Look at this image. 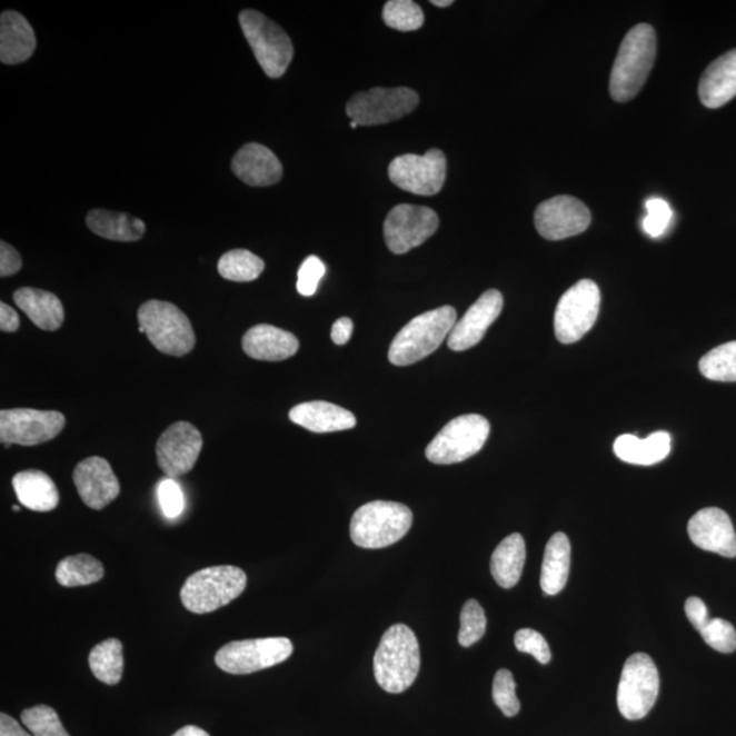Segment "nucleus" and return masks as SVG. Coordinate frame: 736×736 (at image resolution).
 Masks as SVG:
<instances>
[{"instance_id": "nucleus-1", "label": "nucleus", "mask_w": 736, "mask_h": 736, "mask_svg": "<svg viewBox=\"0 0 736 736\" xmlns=\"http://www.w3.org/2000/svg\"><path fill=\"white\" fill-rule=\"evenodd\" d=\"M656 48V32L648 23H639L627 32L609 78V93L615 101L636 98L654 68Z\"/></svg>"}, {"instance_id": "nucleus-2", "label": "nucleus", "mask_w": 736, "mask_h": 736, "mask_svg": "<svg viewBox=\"0 0 736 736\" xmlns=\"http://www.w3.org/2000/svg\"><path fill=\"white\" fill-rule=\"evenodd\" d=\"M420 648L418 638L407 625L389 627L374 656V675L385 692H406L418 678Z\"/></svg>"}, {"instance_id": "nucleus-3", "label": "nucleus", "mask_w": 736, "mask_h": 736, "mask_svg": "<svg viewBox=\"0 0 736 736\" xmlns=\"http://www.w3.org/2000/svg\"><path fill=\"white\" fill-rule=\"evenodd\" d=\"M457 322V312L451 306L421 314L398 331L389 348L391 365L404 367L418 364L437 351Z\"/></svg>"}, {"instance_id": "nucleus-4", "label": "nucleus", "mask_w": 736, "mask_h": 736, "mask_svg": "<svg viewBox=\"0 0 736 736\" xmlns=\"http://www.w3.org/2000/svg\"><path fill=\"white\" fill-rule=\"evenodd\" d=\"M414 515L408 506L374 500L354 513L351 539L361 548H385L400 541L411 529Z\"/></svg>"}, {"instance_id": "nucleus-5", "label": "nucleus", "mask_w": 736, "mask_h": 736, "mask_svg": "<svg viewBox=\"0 0 736 736\" xmlns=\"http://www.w3.org/2000/svg\"><path fill=\"white\" fill-rule=\"evenodd\" d=\"M247 587L246 573L237 566H212L187 578L180 600L195 614H209L238 599Z\"/></svg>"}, {"instance_id": "nucleus-6", "label": "nucleus", "mask_w": 736, "mask_h": 736, "mask_svg": "<svg viewBox=\"0 0 736 736\" xmlns=\"http://www.w3.org/2000/svg\"><path fill=\"white\" fill-rule=\"evenodd\" d=\"M141 334L147 335L157 351L170 356H185L196 347V335L190 319L170 301L148 300L138 310Z\"/></svg>"}, {"instance_id": "nucleus-7", "label": "nucleus", "mask_w": 736, "mask_h": 736, "mask_svg": "<svg viewBox=\"0 0 736 736\" xmlns=\"http://www.w3.org/2000/svg\"><path fill=\"white\" fill-rule=\"evenodd\" d=\"M239 23L265 74L270 78L286 74L294 58L292 41L286 30L257 10L241 11Z\"/></svg>"}, {"instance_id": "nucleus-8", "label": "nucleus", "mask_w": 736, "mask_h": 736, "mask_svg": "<svg viewBox=\"0 0 736 736\" xmlns=\"http://www.w3.org/2000/svg\"><path fill=\"white\" fill-rule=\"evenodd\" d=\"M490 421L485 416L469 414L450 420L428 444L426 457L438 466H450L478 455L490 436Z\"/></svg>"}, {"instance_id": "nucleus-9", "label": "nucleus", "mask_w": 736, "mask_h": 736, "mask_svg": "<svg viewBox=\"0 0 736 736\" xmlns=\"http://www.w3.org/2000/svg\"><path fill=\"white\" fill-rule=\"evenodd\" d=\"M660 678L647 654H635L626 660L618 685V709L627 720H641L659 696Z\"/></svg>"}, {"instance_id": "nucleus-10", "label": "nucleus", "mask_w": 736, "mask_h": 736, "mask_svg": "<svg viewBox=\"0 0 736 736\" xmlns=\"http://www.w3.org/2000/svg\"><path fill=\"white\" fill-rule=\"evenodd\" d=\"M600 289L593 280L575 284L559 299L554 314V330L559 342L580 341L594 328L600 311Z\"/></svg>"}, {"instance_id": "nucleus-11", "label": "nucleus", "mask_w": 736, "mask_h": 736, "mask_svg": "<svg viewBox=\"0 0 736 736\" xmlns=\"http://www.w3.org/2000/svg\"><path fill=\"white\" fill-rule=\"evenodd\" d=\"M292 652L291 639L286 637L243 639L225 645L217 652L215 662L225 673L246 675L280 665Z\"/></svg>"}, {"instance_id": "nucleus-12", "label": "nucleus", "mask_w": 736, "mask_h": 736, "mask_svg": "<svg viewBox=\"0 0 736 736\" xmlns=\"http://www.w3.org/2000/svg\"><path fill=\"white\" fill-rule=\"evenodd\" d=\"M419 106V96L409 88H372L352 96L347 115L359 126H379L407 117Z\"/></svg>"}, {"instance_id": "nucleus-13", "label": "nucleus", "mask_w": 736, "mask_h": 736, "mask_svg": "<svg viewBox=\"0 0 736 736\" xmlns=\"http://www.w3.org/2000/svg\"><path fill=\"white\" fill-rule=\"evenodd\" d=\"M66 426L63 414L16 408L0 411V440L11 445L36 446L57 438Z\"/></svg>"}, {"instance_id": "nucleus-14", "label": "nucleus", "mask_w": 736, "mask_h": 736, "mask_svg": "<svg viewBox=\"0 0 736 736\" xmlns=\"http://www.w3.org/2000/svg\"><path fill=\"white\" fill-rule=\"evenodd\" d=\"M389 178L401 190L416 196L438 195L446 180V157L438 149L424 156H398L389 166Z\"/></svg>"}, {"instance_id": "nucleus-15", "label": "nucleus", "mask_w": 736, "mask_h": 736, "mask_svg": "<svg viewBox=\"0 0 736 736\" xmlns=\"http://www.w3.org/2000/svg\"><path fill=\"white\" fill-rule=\"evenodd\" d=\"M439 219L432 209L401 203L390 210L384 225L386 246L395 255H406L437 232Z\"/></svg>"}, {"instance_id": "nucleus-16", "label": "nucleus", "mask_w": 736, "mask_h": 736, "mask_svg": "<svg viewBox=\"0 0 736 736\" xmlns=\"http://www.w3.org/2000/svg\"><path fill=\"white\" fill-rule=\"evenodd\" d=\"M202 446V436L196 426L177 421L157 440V464L168 478H178L195 468Z\"/></svg>"}, {"instance_id": "nucleus-17", "label": "nucleus", "mask_w": 736, "mask_h": 736, "mask_svg": "<svg viewBox=\"0 0 736 736\" xmlns=\"http://www.w3.org/2000/svg\"><path fill=\"white\" fill-rule=\"evenodd\" d=\"M593 221L589 209L575 197L558 196L541 202L535 212V226L543 238L563 240L587 231Z\"/></svg>"}, {"instance_id": "nucleus-18", "label": "nucleus", "mask_w": 736, "mask_h": 736, "mask_svg": "<svg viewBox=\"0 0 736 736\" xmlns=\"http://www.w3.org/2000/svg\"><path fill=\"white\" fill-rule=\"evenodd\" d=\"M504 309L503 294L488 289L469 307L466 316L456 322L448 337V346L456 352L478 346L488 328L497 321Z\"/></svg>"}, {"instance_id": "nucleus-19", "label": "nucleus", "mask_w": 736, "mask_h": 736, "mask_svg": "<svg viewBox=\"0 0 736 736\" xmlns=\"http://www.w3.org/2000/svg\"><path fill=\"white\" fill-rule=\"evenodd\" d=\"M72 480L83 504L93 510L105 509L120 493L119 480L110 463L102 457H89L78 464Z\"/></svg>"}, {"instance_id": "nucleus-20", "label": "nucleus", "mask_w": 736, "mask_h": 736, "mask_svg": "<svg viewBox=\"0 0 736 736\" xmlns=\"http://www.w3.org/2000/svg\"><path fill=\"white\" fill-rule=\"evenodd\" d=\"M690 539L702 550L726 558L736 557V534L726 511L707 508L696 513L687 525Z\"/></svg>"}, {"instance_id": "nucleus-21", "label": "nucleus", "mask_w": 736, "mask_h": 736, "mask_svg": "<svg viewBox=\"0 0 736 736\" xmlns=\"http://www.w3.org/2000/svg\"><path fill=\"white\" fill-rule=\"evenodd\" d=\"M232 172L246 185L267 187L280 182L282 166L269 148L247 143L233 156Z\"/></svg>"}, {"instance_id": "nucleus-22", "label": "nucleus", "mask_w": 736, "mask_h": 736, "mask_svg": "<svg viewBox=\"0 0 736 736\" xmlns=\"http://www.w3.org/2000/svg\"><path fill=\"white\" fill-rule=\"evenodd\" d=\"M241 347L251 359L281 361L298 352L299 340L287 330L261 324L246 331Z\"/></svg>"}, {"instance_id": "nucleus-23", "label": "nucleus", "mask_w": 736, "mask_h": 736, "mask_svg": "<svg viewBox=\"0 0 736 736\" xmlns=\"http://www.w3.org/2000/svg\"><path fill=\"white\" fill-rule=\"evenodd\" d=\"M705 107L720 108L736 96V48L724 53L704 71L698 87Z\"/></svg>"}, {"instance_id": "nucleus-24", "label": "nucleus", "mask_w": 736, "mask_h": 736, "mask_svg": "<svg viewBox=\"0 0 736 736\" xmlns=\"http://www.w3.org/2000/svg\"><path fill=\"white\" fill-rule=\"evenodd\" d=\"M36 34L27 18L17 11H3L0 17V60L4 64H20L33 56Z\"/></svg>"}, {"instance_id": "nucleus-25", "label": "nucleus", "mask_w": 736, "mask_h": 736, "mask_svg": "<svg viewBox=\"0 0 736 736\" xmlns=\"http://www.w3.org/2000/svg\"><path fill=\"white\" fill-rule=\"evenodd\" d=\"M289 419L292 424L317 434L351 430L358 424L348 409L326 401L299 404L289 411Z\"/></svg>"}, {"instance_id": "nucleus-26", "label": "nucleus", "mask_w": 736, "mask_h": 736, "mask_svg": "<svg viewBox=\"0 0 736 736\" xmlns=\"http://www.w3.org/2000/svg\"><path fill=\"white\" fill-rule=\"evenodd\" d=\"M14 301L38 328L58 330L64 321L62 301L57 295L39 288H20L14 292Z\"/></svg>"}, {"instance_id": "nucleus-27", "label": "nucleus", "mask_w": 736, "mask_h": 736, "mask_svg": "<svg viewBox=\"0 0 736 736\" xmlns=\"http://www.w3.org/2000/svg\"><path fill=\"white\" fill-rule=\"evenodd\" d=\"M614 451L619 460L625 463L654 466L668 457L672 451V437L666 431L654 432L647 439L625 434L615 440Z\"/></svg>"}, {"instance_id": "nucleus-28", "label": "nucleus", "mask_w": 736, "mask_h": 736, "mask_svg": "<svg viewBox=\"0 0 736 736\" xmlns=\"http://www.w3.org/2000/svg\"><path fill=\"white\" fill-rule=\"evenodd\" d=\"M18 500L29 510L51 511L58 508L59 491L56 483L41 470L18 473L13 478Z\"/></svg>"}, {"instance_id": "nucleus-29", "label": "nucleus", "mask_w": 736, "mask_h": 736, "mask_svg": "<svg viewBox=\"0 0 736 736\" xmlns=\"http://www.w3.org/2000/svg\"><path fill=\"white\" fill-rule=\"evenodd\" d=\"M571 547L563 533L548 540L543 558L540 587L548 596L558 595L565 588L570 570Z\"/></svg>"}, {"instance_id": "nucleus-30", "label": "nucleus", "mask_w": 736, "mask_h": 736, "mask_svg": "<svg viewBox=\"0 0 736 736\" xmlns=\"http://www.w3.org/2000/svg\"><path fill=\"white\" fill-rule=\"evenodd\" d=\"M87 226L98 237L115 241H137L147 232V226L137 217L106 209L90 210Z\"/></svg>"}, {"instance_id": "nucleus-31", "label": "nucleus", "mask_w": 736, "mask_h": 736, "mask_svg": "<svg viewBox=\"0 0 736 736\" xmlns=\"http://www.w3.org/2000/svg\"><path fill=\"white\" fill-rule=\"evenodd\" d=\"M525 541L520 534H511L499 543L491 557V575L499 587L510 589L520 581L525 564Z\"/></svg>"}, {"instance_id": "nucleus-32", "label": "nucleus", "mask_w": 736, "mask_h": 736, "mask_svg": "<svg viewBox=\"0 0 736 736\" xmlns=\"http://www.w3.org/2000/svg\"><path fill=\"white\" fill-rule=\"evenodd\" d=\"M89 667L102 684L115 686L123 677V645L117 638H108L90 652Z\"/></svg>"}, {"instance_id": "nucleus-33", "label": "nucleus", "mask_w": 736, "mask_h": 736, "mask_svg": "<svg viewBox=\"0 0 736 736\" xmlns=\"http://www.w3.org/2000/svg\"><path fill=\"white\" fill-rule=\"evenodd\" d=\"M105 573V566L99 559L92 555L77 554L60 560L57 581L66 588L86 587L102 580Z\"/></svg>"}, {"instance_id": "nucleus-34", "label": "nucleus", "mask_w": 736, "mask_h": 736, "mask_svg": "<svg viewBox=\"0 0 736 736\" xmlns=\"http://www.w3.org/2000/svg\"><path fill=\"white\" fill-rule=\"evenodd\" d=\"M222 279L235 282H249L258 279L265 269L261 258L249 250L237 249L226 252L217 265Z\"/></svg>"}, {"instance_id": "nucleus-35", "label": "nucleus", "mask_w": 736, "mask_h": 736, "mask_svg": "<svg viewBox=\"0 0 736 736\" xmlns=\"http://www.w3.org/2000/svg\"><path fill=\"white\" fill-rule=\"evenodd\" d=\"M699 371L717 382H736V341L712 349L699 360Z\"/></svg>"}, {"instance_id": "nucleus-36", "label": "nucleus", "mask_w": 736, "mask_h": 736, "mask_svg": "<svg viewBox=\"0 0 736 736\" xmlns=\"http://www.w3.org/2000/svg\"><path fill=\"white\" fill-rule=\"evenodd\" d=\"M384 21L391 29L412 32L424 27L425 14L412 0H390L384 8Z\"/></svg>"}, {"instance_id": "nucleus-37", "label": "nucleus", "mask_w": 736, "mask_h": 736, "mask_svg": "<svg viewBox=\"0 0 736 736\" xmlns=\"http://www.w3.org/2000/svg\"><path fill=\"white\" fill-rule=\"evenodd\" d=\"M21 720L33 736H70L60 722L57 710L47 705L23 710Z\"/></svg>"}, {"instance_id": "nucleus-38", "label": "nucleus", "mask_w": 736, "mask_h": 736, "mask_svg": "<svg viewBox=\"0 0 736 736\" xmlns=\"http://www.w3.org/2000/svg\"><path fill=\"white\" fill-rule=\"evenodd\" d=\"M460 633H458V643L461 647H470L485 636L487 618L485 609L478 601L470 599L464 605L460 617Z\"/></svg>"}, {"instance_id": "nucleus-39", "label": "nucleus", "mask_w": 736, "mask_h": 736, "mask_svg": "<svg viewBox=\"0 0 736 736\" xmlns=\"http://www.w3.org/2000/svg\"><path fill=\"white\" fill-rule=\"evenodd\" d=\"M493 698L506 717H515L521 705L516 696V682L509 669H499L494 678Z\"/></svg>"}, {"instance_id": "nucleus-40", "label": "nucleus", "mask_w": 736, "mask_h": 736, "mask_svg": "<svg viewBox=\"0 0 736 736\" xmlns=\"http://www.w3.org/2000/svg\"><path fill=\"white\" fill-rule=\"evenodd\" d=\"M704 641L722 654H732L736 650V630L726 619H709V623L699 630Z\"/></svg>"}, {"instance_id": "nucleus-41", "label": "nucleus", "mask_w": 736, "mask_h": 736, "mask_svg": "<svg viewBox=\"0 0 736 736\" xmlns=\"http://www.w3.org/2000/svg\"><path fill=\"white\" fill-rule=\"evenodd\" d=\"M647 216L643 220L644 232L650 238H659L667 231L673 221V210L662 198H650L647 203Z\"/></svg>"}, {"instance_id": "nucleus-42", "label": "nucleus", "mask_w": 736, "mask_h": 736, "mask_svg": "<svg viewBox=\"0 0 736 736\" xmlns=\"http://www.w3.org/2000/svg\"><path fill=\"white\" fill-rule=\"evenodd\" d=\"M516 648L523 654H529L535 657L540 665H547L551 660V650L548 647L546 638L539 631L534 629H521L515 636Z\"/></svg>"}, {"instance_id": "nucleus-43", "label": "nucleus", "mask_w": 736, "mask_h": 736, "mask_svg": "<svg viewBox=\"0 0 736 736\" xmlns=\"http://www.w3.org/2000/svg\"><path fill=\"white\" fill-rule=\"evenodd\" d=\"M325 273L326 267L321 259L316 256L307 257L298 271V292L301 297L316 295Z\"/></svg>"}, {"instance_id": "nucleus-44", "label": "nucleus", "mask_w": 736, "mask_h": 736, "mask_svg": "<svg viewBox=\"0 0 736 736\" xmlns=\"http://www.w3.org/2000/svg\"><path fill=\"white\" fill-rule=\"evenodd\" d=\"M157 496H159L161 510L168 518H177L182 515L185 508L182 488L172 478L160 481L157 487Z\"/></svg>"}, {"instance_id": "nucleus-45", "label": "nucleus", "mask_w": 736, "mask_h": 736, "mask_svg": "<svg viewBox=\"0 0 736 736\" xmlns=\"http://www.w3.org/2000/svg\"><path fill=\"white\" fill-rule=\"evenodd\" d=\"M22 268V259L13 246L6 243L4 240L0 241V276L10 277Z\"/></svg>"}, {"instance_id": "nucleus-46", "label": "nucleus", "mask_w": 736, "mask_h": 736, "mask_svg": "<svg viewBox=\"0 0 736 736\" xmlns=\"http://www.w3.org/2000/svg\"><path fill=\"white\" fill-rule=\"evenodd\" d=\"M685 613L690 624L699 631L709 623L707 605L699 597H689L685 603Z\"/></svg>"}, {"instance_id": "nucleus-47", "label": "nucleus", "mask_w": 736, "mask_h": 736, "mask_svg": "<svg viewBox=\"0 0 736 736\" xmlns=\"http://www.w3.org/2000/svg\"><path fill=\"white\" fill-rule=\"evenodd\" d=\"M354 331V322L351 319L344 317L337 319V321L331 326V340H334L337 346H346V344L351 339Z\"/></svg>"}, {"instance_id": "nucleus-48", "label": "nucleus", "mask_w": 736, "mask_h": 736, "mask_svg": "<svg viewBox=\"0 0 736 736\" xmlns=\"http://www.w3.org/2000/svg\"><path fill=\"white\" fill-rule=\"evenodd\" d=\"M18 328H20V317L14 309L2 301L0 304V329L6 334H14Z\"/></svg>"}, {"instance_id": "nucleus-49", "label": "nucleus", "mask_w": 736, "mask_h": 736, "mask_svg": "<svg viewBox=\"0 0 736 736\" xmlns=\"http://www.w3.org/2000/svg\"><path fill=\"white\" fill-rule=\"evenodd\" d=\"M0 736H33L26 732L13 717L0 715Z\"/></svg>"}, {"instance_id": "nucleus-50", "label": "nucleus", "mask_w": 736, "mask_h": 736, "mask_svg": "<svg viewBox=\"0 0 736 736\" xmlns=\"http://www.w3.org/2000/svg\"><path fill=\"white\" fill-rule=\"evenodd\" d=\"M172 736H210L205 729L197 726H186L178 729Z\"/></svg>"}, {"instance_id": "nucleus-51", "label": "nucleus", "mask_w": 736, "mask_h": 736, "mask_svg": "<svg viewBox=\"0 0 736 736\" xmlns=\"http://www.w3.org/2000/svg\"><path fill=\"white\" fill-rule=\"evenodd\" d=\"M434 6H437V8H448V6L454 4L451 0H432L431 2Z\"/></svg>"}, {"instance_id": "nucleus-52", "label": "nucleus", "mask_w": 736, "mask_h": 736, "mask_svg": "<svg viewBox=\"0 0 736 736\" xmlns=\"http://www.w3.org/2000/svg\"><path fill=\"white\" fill-rule=\"evenodd\" d=\"M358 126H359L358 123H356V122H352V120H351V128H352V129H356V128H358Z\"/></svg>"}, {"instance_id": "nucleus-53", "label": "nucleus", "mask_w": 736, "mask_h": 736, "mask_svg": "<svg viewBox=\"0 0 736 736\" xmlns=\"http://www.w3.org/2000/svg\"><path fill=\"white\" fill-rule=\"evenodd\" d=\"M14 511H20V506H13Z\"/></svg>"}]
</instances>
